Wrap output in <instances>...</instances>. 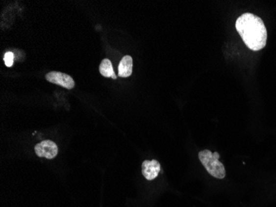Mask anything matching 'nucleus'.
<instances>
[{
  "mask_svg": "<svg viewBox=\"0 0 276 207\" xmlns=\"http://www.w3.org/2000/svg\"><path fill=\"white\" fill-rule=\"evenodd\" d=\"M100 74L102 75L103 77H111L114 80L117 79V76H116L114 70H113L112 62L108 59H103V61H101L100 66Z\"/></svg>",
  "mask_w": 276,
  "mask_h": 207,
  "instance_id": "7",
  "label": "nucleus"
},
{
  "mask_svg": "<svg viewBox=\"0 0 276 207\" xmlns=\"http://www.w3.org/2000/svg\"><path fill=\"white\" fill-rule=\"evenodd\" d=\"M219 153H212L210 150H202L199 153L200 162L205 167L211 176L218 179H224L226 176V171L224 164L219 161Z\"/></svg>",
  "mask_w": 276,
  "mask_h": 207,
  "instance_id": "2",
  "label": "nucleus"
},
{
  "mask_svg": "<svg viewBox=\"0 0 276 207\" xmlns=\"http://www.w3.org/2000/svg\"><path fill=\"white\" fill-rule=\"evenodd\" d=\"M35 153L38 157L52 159L58 154V147L53 141H42L35 146Z\"/></svg>",
  "mask_w": 276,
  "mask_h": 207,
  "instance_id": "4",
  "label": "nucleus"
},
{
  "mask_svg": "<svg viewBox=\"0 0 276 207\" xmlns=\"http://www.w3.org/2000/svg\"><path fill=\"white\" fill-rule=\"evenodd\" d=\"M236 28L245 44L252 51L263 49L267 42V30L262 19L247 13L237 19Z\"/></svg>",
  "mask_w": 276,
  "mask_h": 207,
  "instance_id": "1",
  "label": "nucleus"
},
{
  "mask_svg": "<svg viewBox=\"0 0 276 207\" xmlns=\"http://www.w3.org/2000/svg\"><path fill=\"white\" fill-rule=\"evenodd\" d=\"M132 73V58L131 56H124L119 66V76L128 77Z\"/></svg>",
  "mask_w": 276,
  "mask_h": 207,
  "instance_id": "6",
  "label": "nucleus"
},
{
  "mask_svg": "<svg viewBox=\"0 0 276 207\" xmlns=\"http://www.w3.org/2000/svg\"><path fill=\"white\" fill-rule=\"evenodd\" d=\"M3 61H4V63H5L7 67H12L13 65V61H14V55H13V52H7L4 54Z\"/></svg>",
  "mask_w": 276,
  "mask_h": 207,
  "instance_id": "8",
  "label": "nucleus"
},
{
  "mask_svg": "<svg viewBox=\"0 0 276 207\" xmlns=\"http://www.w3.org/2000/svg\"><path fill=\"white\" fill-rule=\"evenodd\" d=\"M46 79L49 82L61 85L62 87L68 89V90H71L75 87V81L73 78L71 76L62 73V72H49L46 75Z\"/></svg>",
  "mask_w": 276,
  "mask_h": 207,
  "instance_id": "3",
  "label": "nucleus"
},
{
  "mask_svg": "<svg viewBox=\"0 0 276 207\" xmlns=\"http://www.w3.org/2000/svg\"><path fill=\"white\" fill-rule=\"evenodd\" d=\"M161 171V164L156 160L148 161L146 160L142 162V175L148 180H154Z\"/></svg>",
  "mask_w": 276,
  "mask_h": 207,
  "instance_id": "5",
  "label": "nucleus"
}]
</instances>
